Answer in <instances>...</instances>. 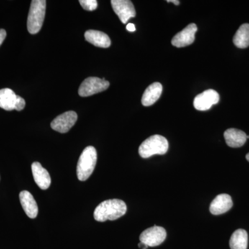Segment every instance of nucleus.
Here are the masks:
<instances>
[{
  "label": "nucleus",
  "mask_w": 249,
  "mask_h": 249,
  "mask_svg": "<svg viewBox=\"0 0 249 249\" xmlns=\"http://www.w3.org/2000/svg\"><path fill=\"white\" fill-rule=\"evenodd\" d=\"M45 0H33L27 19V29L31 34H36L40 31L45 17Z\"/></svg>",
  "instance_id": "nucleus-4"
},
{
  "label": "nucleus",
  "mask_w": 249,
  "mask_h": 249,
  "mask_svg": "<svg viewBox=\"0 0 249 249\" xmlns=\"http://www.w3.org/2000/svg\"><path fill=\"white\" fill-rule=\"evenodd\" d=\"M196 31H197V27L196 24H190L182 31L175 35L171 41L172 45L178 48L191 45L194 42L196 39Z\"/></svg>",
  "instance_id": "nucleus-10"
},
{
  "label": "nucleus",
  "mask_w": 249,
  "mask_h": 249,
  "mask_svg": "<svg viewBox=\"0 0 249 249\" xmlns=\"http://www.w3.org/2000/svg\"><path fill=\"white\" fill-rule=\"evenodd\" d=\"M231 249H247L248 233L244 229H237L232 233L229 242Z\"/></svg>",
  "instance_id": "nucleus-18"
},
{
  "label": "nucleus",
  "mask_w": 249,
  "mask_h": 249,
  "mask_svg": "<svg viewBox=\"0 0 249 249\" xmlns=\"http://www.w3.org/2000/svg\"><path fill=\"white\" fill-rule=\"evenodd\" d=\"M168 140L160 135H153L142 142L139 148V155L147 159L155 155H165L168 152Z\"/></svg>",
  "instance_id": "nucleus-3"
},
{
  "label": "nucleus",
  "mask_w": 249,
  "mask_h": 249,
  "mask_svg": "<svg viewBox=\"0 0 249 249\" xmlns=\"http://www.w3.org/2000/svg\"><path fill=\"white\" fill-rule=\"evenodd\" d=\"M226 142L231 147H240L245 145L247 135L243 131L235 128L228 129L224 132Z\"/></svg>",
  "instance_id": "nucleus-14"
},
{
  "label": "nucleus",
  "mask_w": 249,
  "mask_h": 249,
  "mask_svg": "<svg viewBox=\"0 0 249 249\" xmlns=\"http://www.w3.org/2000/svg\"><path fill=\"white\" fill-rule=\"evenodd\" d=\"M162 85L160 83H154L148 86V88L144 91L142 94V106L145 107L151 106L155 104L159 99L162 93Z\"/></svg>",
  "instance_id": "nucleus-16"
},
{
  "label": "nucleus",
  "mask_w": 249,
  "mask_h": 249,
  "mask_svg": "<svg viewBox=\"0 0 249 249\" xmlns=\"http://www.w3.org/2000/svg\"><path fill=\"white\" fill-rule=\"evenodd\" d=\"M85 40L96 47L108 48L110 47L111 40L105 33L96 30H88L85 34Z\"/></svg>",
  "instance_id": "nucleus-15"
},
{
  "label": "nucleus",
  "mask_w": 249,
  "mask_h": 249,
  "mask_svg": "<svg viewBox=\"0 0 249 249\" xmlns=\"http://www.w3.org/2000/svg\"><path fill=\"white\" fill-rule=\"evenodd\" d=\"M219 101V95L213 89H208L195 98L193 106L199 111L209 110Z\"/></svg>",
  "instance_id": "nucleus-8"
},
{
  "label": "nucleus",
  "mask_w": 249,
  "mask_h": 249,
  "mask_svg": "<svg viewBox=\"0 0 249 249\" xmlns=\"http://www.w3.org/2000/svg\"><path fill=\"white\" fill-rule=\"evenodd\" d=\"M231 196L228 194H221L216 196L210 206V212L214 215H219L228 212L232 207Z\"/></svg>",
  "instance_id": "nucleus-11"
},
{
  "label": "nucleus",
  "mask_w": 249,
  "mask_h": 249,
  "mask_svg": "<svg viewBox=\"0 0 249 249\" xmlns=\"http://www.w3.org/2000/svg\"><path fill=\"white\" fill-rule=\"evenodd\" d=\"M78 119V115L75 111H69L57 116L51 124L53 130L60 133H67L74 125Z\"/></svg>",
  "instance_id": "nucleus-7"
},
{
  "label": "nucleus",
  "mask_w": 249,
  "mask_h": 249,
  "mask_svg": "<svg viewBox=\"0 0 249 249\" xmlns=\"http://www.w3.org/2000/svg\"><path fill=\"white\" fill-rule=\"evenodd\" d=\"M111 4L114 12L124 24L136 16L134 5L129 0H111Z\"/></svg>",
  "instance_id": "nucleus-9"
},
{
  "label": "nucleus",
  "mask_w": 249,
  "mask_h": 249,
  "mask_svg": "<svg viewBox=\"0 0 249 249\" xmlns=\"http://www.w3.org/2000/svg\"><path fill=\"white\" fill-rule=\"evenodd\" d=\"M233 43L240 49L249 47V24H242L233 37Z\"/></svg>",
  "instance_id": "nucleus-19"
},
{
  "label": "nucleus",
  "mask_w": 249,
  "mask_h": 249,
  "mask_svg": "<svg viewBox=\"0 0 249 249\" xmlns=\"http://www.w3.org/2000/svg\"><path fill=\"white\" fill-rule=\"evenodd\" d=\"M17 98V95L9 88L0 89V107L5 110H14Z\"/></svg>",
  "instance_id": "nucleus-17"
},
{
  "label": "nucleus",
  "mask_w": 249,
  "mask_h": 249,
  "mask_svg": "<svg viewBox=\"0 0 249 249\" xmlns=\"http://www.w3.org/2000/svg\"><path fill=\"white\" fill-rule=\"evenodd\" d=\"M19 200L24 212L31 219L37 217L38 207L34 196L27 191H23L19 193Z\"/></svg>",
  "instance_id": "nucleus-13"
},
{
  "label": "nucleus",
  "mask_w": 249,
  "mask_h": 249,
  "mask_svg": "<svg viewBox=\"0 0 249 249\" xmlns=\"http://www.w3.org/2000/svg\"><path fill=\"white\" fill-rule=\"evenodd\" d=\"M25 105L26 103L24 98L18 96L17 101H16V107H15V109H16L17 111L22 110L24 107H25Z\"/></svg>",
  "instance_id": "nucleus-21"
},
{
  "label": "nucleus",
  "mask_w": 249,
  "mask_h": 249,
  "mask_svg": "<svg viewBox=\"0 0 249 249\" xmlns=\"http://www.w3.org/2000/svg\"><path fill=\"white\" fill-rule=\"evenodd\" d=\"M79 2L82 7L86 11H94L98 6L96 0H80Z\"/></svg>",
  "instance_id": "nucleus-20"
},
{
  "label": "nucleus",
  "mask_w": 249,
  "mask_h": 249,
  "mask_svg": "<svg viewBox=\"0 0 249 249\" xmlns=\"http://www.w3.org/2000/svg\"><path fill=\"white\" fill-rule=\"evenodd\" d=\"M139 248L142 249H147L148 248V247L146 245H145V244L142 243V242H140V243L139 244Z\"/></svg>",
  "instance_id": "nucleus-24"
},
{
  "label": "nucleus",
  "mask_w": 249,
  "mask_h": 249,
  "mask_svg": "<svg viewBox=\"0 0 249 249\" xmlns=\"http://www.w3.org/2000/svg\"><path fill=\"white\" fill-rule=\"evenodd\" d=\"M166 231L164 228L155 226L142 232L139 239L141 242L147 247H154L161 245L166 238Z\"/></svg>",
  "instance_id": "nucleus-6"
},
{
  "label": "nucleus",
  "mask_w": 249,
  "mask_h": 249,
  "mask_svg": "<svg viewBox=\"0 0 249 249\" xmlns=\"http://www.w3.org/2000/svg\"><path fill=\"white\" fill-rule=\"evenodd\" d=\"M127 211V206L121 199H108L103 201L95 209L93 217L97 222L114 221L124 216Z\"/></svg>",
  "instance_id": "nucleus-1"
},
{
  "label": "nucleus",
  "mask_w": 249,
  "mask_h": 249,
  "mask_svg": "<svg viewBox=\"0 0 249 249\" xmlns=\"http://www.w3.org/2000/svg\"><path fill=\"white\" fill-rule=\"evenodd\" d=\"M97 162V152L93 146L85 147L77 164L76 173L78 179L86 181L91 176Z\"/></svg>",
  "instance_id": "nucleus-2"
},
{
  "label": "nucleus",
  "mask_w": 249,
  "mask_h": 249,
  "mask_svg": "<svg viewBox=\"0 0 249 249\" xmlns=\"http://www.w3.org/2000/svg\"><path fill=\"white\" fill-rule=\"evenodd\" d=\"M167 2H172V3H173V4H175V5H179V4H180V1H177V0H172V1H167Z\"/></svg>",
  "instance_id": "nucleus-25"
},
{
  "label": "nucleus",
  "mask_w": 249,
  "mask_h": 249,
  "mask_svg": "<svg viewBox=\"0 0 249 249\" xmlns=\"http://www.w3.org/2000/svg\"><path fill=\"white\" fill-rule=\"evenodd\" d=\"M31 170L36 184L40 187L41 189H48L52 183L48 171L44 168L39 162H34L31 165Z\"/></svg>",
  "instance_id": "nucleus-12"
},
{
  "label": "nucleus",
  "mask_w": 249,
  "mask_h": 249,
  "mask_svg": "<svg viewBox=\"0 0 249 249\" xmlns=\"http://www.w3.org/2000/svg\"><path fill=\"white\" fill-rule=\"evenodd\" d=\"M126 29H127V31H130V32H134V31H136L135 26H134V24H132V23L127 24Z\"/></svg>",
  "instance_id": "nucleus-23"
},
{
  "label": "nucleus",
  "mask_w": 249,
  "mask_h": 249,
  "mask_svg": "<svg viewBox=\"0 0 249 249\" xmlns=\"http://www.w3.org/2000/svg\"><path fill=\"white\" fill-rule=\"evenodd\" d=\"M246 159H247V160L249 162V152L247 154V156H246Z\"/></svg>",
  "instance_id": "nucleus-26"
},
{
  "label": "nucleus",
  "mask_w": 249,
  "mask_h": 249,
  "mask_svg": "<svg viewBox=\"0 0 249 249\" xmlns=\"http://www.w3.org/2000/svg\"><path fill=\"white\" fill-rule=\"evenodd\" d=\"M109 82L105 78L101 79L97 77H89L86 78L80 85L78 94L82 97H88L96 93L102 92L108 89Z\"/></svg>",
  "instance_id": "nucleus-5"
},
{
  "label": "nucleus",
  "mask_w": 249,
  "mask_h": 249,
  "mask_svg": "<svg viewBox=\"0 0 249 249\" xmlns=\"http://www.w3.org/2000/svg\"><path fill=\"white\" fill-rule=\"evenodd\" d=\"M6 37V32L4 29H0V46L3 43Z\"/></svg>",
  "instance_id": "nucleus-22"
}]
</instances>
